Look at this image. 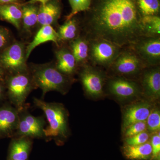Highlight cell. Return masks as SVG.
<instances>
[{
    "instance_id": "4316f807",
    "label": "cell",
    "mask_w": 160,
    "mask_h": 160,
    "mask_svg": "<svg viewBox=\"0 0 160 160\" xmlns=\"http://www.w3.org/2000/svg\"><path fill=\"white\" fill-rule=\"evenodd\" d=\"M147 130L149 132L160 131V111L158 108L153 107L146 121Z\"/></svg>"
},
{
    "instance_id": "4fadbf2b",
    "label": "cell",
    "mask_w": 160,
    "mask_h": 160,
    "mask_svg": "<svg viewBox=\"0 0 160 160\" xmlns=\"http://www.w3.org/2000/svg\"><path fill=\"white\" fill-rule=\"evenodd\" d=\"M19 118V112L9 102L0 106V139L14 137Z\"/></svg>"
},
{
    "instance_id": "52a82bcc",
    "label": "cell",
    "mask_w": 160,
    "mask_h": 160,
    "mask_svg": "<svg viewBox=\"0 0 160 160\" xmlns=\"http://www.w3.org/2000/svg\"><path fill=\"white\" fill-rule=\"evenodd\" d=\"M26 43L15 40L0 53V62L7 74L29 70Z\"/></svg>"
},
{
    "instance_id": "3957f363",
    "label": "cell",
    "mask_w": 160,
    "mask_h": 160,
    "mask_svg": "<svg viewBox=\"0 0 160 160\" xmlns=\"http://www.w3.org/2000/svg\"><path fill=\"white\" fill-rule=\"evenodd\" d=\"M35 106L42 110L48 122L44 129L45 141L53 140L58 145H61L69 137L68 113L62 104L48 102L41 99L34 98Z\"/></svg>"
},
{
    "instance_id": "7c38bea8",
    "label": "cell",
    "mask_w": 160,
    "mask_h": 160,
    "mask_svg": "<svg viewBox=\"0 0 160 160\" xmlns=\"http://www.w3.org/2000/svg\"><path fill=\"white\" fill-rule=\"evenodd\" d=\"M139 83L142 94L149 102H155L160 97V65L146 67L140 74Z\"/></svg>"
},
{
    "instance_id": "5b68a950",
    "label": "cell",
    "mask_w": 160,
    "mask_h": 160,
    "mask_svg": "<svg viewBox=\"0 0 160 160\" xmlns=\"http://www.w3.org/2000/svg\"><path fill=\"white\" fill-rule=\"evenodd\" d=\"M147 67L149 66L137 53L130 47L127 46L123 47L108 70L112 73L111 76L138 78Z\"/></svg>"
},
{
    "instance_id": "ffe728a7",
    "label": "cell",
    "mask_w": 160,
    "mask_h": 160,
    "mask_svg": "<svg viewBox=\"0 0 160 160\" xmlns=\"http://www.w3.org/2000/svg\"><path fill=\"white\" fill-rule=\"evenodd\" d=\"M74 56L79 68L89 63V43L82 33L71 42L67 43Z\"/></svg>"
},
{
    "instance_id": "2e32d148",
    "label": "cell",
    "mask_w": 160,
    "mask_h": 160,
    "mask_svg": "<svg viewBox=\"0 0 160 160\" xmlns=\"http://www.w3.org/2000/svg\"><path fill=\"white\" fill-rule=\"evenodd\" d=\"M62 11V5L60 0H51L45 4H40L37 26H58Z\"/></svg>"
},
{
    "instance_id": "9c48e42d",
    "label": "cell",
    "mask_w": 160,
    "mask_h": 160,
    "mask_svg": "<svg viewBox=\"0 0 160 160\" xmlns=\"http://www.w3.org/2000/svg\"><path fill=\"white\" fill-rule=\"evenodd\" d=\"M28 107L19 112L17 129L13 137H26L32 139L37 138L45 140L44 130L46 122L45 117L32 115L28 111Z\"/></svg>"
},
{
    "instance_id": "e575fe53",
    "label": "cell",
    "mask_w": 160,
    "mask_h": 160,
    "mask_svg": "<svg viewBox=\"0 0 160 160\" xmlns=\"http://www.w3.org/2000/svg\"><path fill=\"white\" fill-rule=\"evenodd\" d=\"M51 0H30L28 2H24L26 4H35V3H40V4H45L47 2Z\"/></svg>"
},
{
    "instance_id": "9a60e30c",
    "label": "cell",
    "mask_w": 160,
    "mask_h": 160,
    "mask_svg": "<svg viewBox=\"0 0 160 160\" xmlns=\"http://www.w3.org/2000/svg\"><path fill=\"white\" fill-rule=\"evenodd\" d=\"M54 63L59 71L68 76L73 77L78 73V67L74 56L67 44H61L54 50Z\"/></svg>"
},
{
    "instance_id": "f546056e",
    "label": "cell",
    "mask_w": 160,
    "mask_h": 160,
    "mask_svg": "<svg viewBox=\"0 0 160 160\" xmlns=\"http://www.w3.org/2000/svg\"><path fill=\"white\" fill-rule=\"evenodd\" d=\"M147 130L146 121L138 122L132 124L123 131L125 138L130 137Z\"/></svg>"
},
{
    "instance_id": "836d02e7",
    "label": "cell",
    "mask_w": 160,
    "mask_h": 160,
    "mask_svg": "<svg viewBox=\"0 0 160 160\" xmlns=\"http://www.w3.org/2000/svg\"><path fill=\"white\" fill-rule=\"evenodd\" d=\"M7 74L6 71L0 62V82L5 84V79Z\"/></svg>"
},
{
    "instance_id": "f1b7e54d",
    "label": "cell",
    "mask_w": 160,
    "mask_h": 160,
    "mask_svg": "<svg viewBox=\"0 0 160 160\" xmlns=\"http://www.w3.org/2000/svg\"><path fill=\"white\" fill-rule=\"evenodd\" d=\"M150 137L149 132L145 131L132 136L125 138V145L138 146L147 142Z\"/></svg>"
},
{
    "instance_id": "83f0119b",
    "label": "cell",
    "mask_w": 160,
    "mask_h": 160,
    "mask_svg": "<svg viewBox=\"0 0 160 160\" xmlns=\"http://www.w3.org/2000/svg\"><path fill=\"white\" fill-rule=\"evenodd\" d=\"M15 40L11 32L6 27L0 26V53Z\"/></svg>"
},
{
    "instance_id": "603a6c76",
    "label": "cell",
    "mask_w": 160,
    "mask_h": 160,
    "mask_svg": "<svg viewBox=\"0 0 160 160\" xmlns=\"http://www.w3.org/2000/svg\"><path fill=\"white\" fill-rule=\"evenodd\" d=\"M152 151L151 143L149 142L138 146L125 145L123 148L124 155L131 160L149 159L151 158Z\"/></svg>"
},
{
    "instance_id": "1f68e13d",
    "label": "cell",
    "mask_w": 160,
    "mask_h": 160,
    "mask_svg": "<svg viewBox=\"0 0 160 160\" xmlns=\"http://www.w3.org/2000/svg\"><path fill=\"white\" fill-rule=\"evenodd\" d=\"M7 98L5 84L0 82V103Z\"/></svg>"
},
{
    "instance_id": "8fae6325",
    "label": "cell",
    "mask_w": 160,
    "mask_h": 160,
    "mask_svg": "<svg viewBox=\"0 0 160 160\" xmlns=\"http://www.w3.org/2000/svg\"><path fill=\"white\" fill-rule=\"evenodd\" d=\"M129 46L148 66L160 65V36L143 37Z\"/></svg>"
},
{
    "instance_id": "ac0fdd59",
    "label": "cell",
    "mask_w": 160,
    "mask_h": 160,
    "mask_svg": "<svg viewBox=\"0 0 160 160\" xmlns=\"http://www.w3.org/2000/svg\"><path fill=\"white\" fill-rule=\"evenodd\" d=\"M48 42H53L56 46H59V40L57 32L53 27L49 25L41 26L38 29L32 41L26 45V56L27 59L36 47Z\"/></svg>"
},
{
    "instance_id": "cb8c5ba5",
    "label": "cell",
    "mask_w": 160,
    "mask_h": 160,
    "mask_svg": "<svg viewBox=\"0 0 160 160\" xmlns=\"http://www.w3.org/2000/svg\"><path fill=\"white\" fill-rule=\"evenodd\" d=\"M141 24L144 36H160V16L144 17L142 18Z\"/></svg>"
},
{
    "instance_id": "44dd1931",
    "label": "cell",
    "mask_w": 160,
    "mask_h": 160,
    "mask_svg": "<svg viewBox=\"0 0 160 160\" xmlns=\"http://www.w3.org/2000/svg\"><path fill=\"white\" fill-rule=\"evenodd\" d=\"M22 11L21 30L26 34H31L33 29L37 26L38 13L39 5L38 3L21 4Z\"/></svg>"
},
{
    "instance_id": "8992f818",
    "label": "cell",
    "mask_w": 160,
    "mask_h": 160,
    "mask_svg": "<svg viewBox=\"0 0 160 160\" xmlns=\"http://www.w3.org/2000/svg\"><path fill=\"white\" fill-rule=\"evenodd\" d=\"M89 63L108 69L122 51V47L101 38L88 40Z\"/></svg>"
},
{
    "instance_id": "6da1fadb",
    "label": "cell",
    "mask_w": 160,
    "mask_h": 160,
    "mask_svg": "<svg viewBox=\"0 0 160 160\" xmlns=\"http://www.w3.org/2000/svg\"><path fill=\"white\" fill-rule=\"evenodd\" d=\"M137 0H92L81 20L82 33L87 39L101 38L121 47L145 37Z\"/></svg>"
},
{
    "instance_id": "30bf717a",
    "label": "cell",
    "mask_w": 160,
    "mask_h": 160,
    "mask_svg": "<svg viewBox=\"0 0 160 160\" xmlns=\"http://www.w3.org/2000/svg\"><path fill=\"white\" fill-rule=\"evenodd\" d=\"M109 92L120 99H131L142 95L138 82L124 77L110 76L106 80Z\"/></svg>"
},
{
    "instance_id": "d6a6232c",
    "label": "cell",
    "mask_w": 160,
    "mask_h": 160,
    "mask_svg": "<svg viewBox=\"0 0 160 160\" xmlns=\"http://www.w3.org/2000/svg\"><path fill=\"white\" fill-rule=\"evenodd\" d=\"M24 2L23 0H0V5L9 4H22Z\"/></svg>"
},
{
    "instance_id": "e0dca14e",
    "label": "cell",
    "mask_w": 160,
    "mask_h": 160,
    "mask_svg": "<svg viewBox=\"0 0 160 160\" xmlns=\"http://www.w3.org/2000/svg\"><path fill=\"white\" fill-rule=\"evenodd\" d=\"M33 139L26 137L11 138L7 160H28Z\"/></svg>"
},
{
    "instance_id": "7402d4cb",
    "label": "cell",
    "mask_w": 160,
    "mask_h": 160,
    "mask_svg": "<svg viewBox=\"0 0 160 160\" xmlns=\"http://www.w3.org/2000/svg\"><path fill=\"white\" fill-rule=\"evenodd\" d=\"M22 11L21 4L0 5V19L10 23L21 30Z\"/></svg>"
},
{
    "instance_id": "d6986e66",
    "label": "cell",
    "mask_w": 160,
    "mask_h": 160,
    "mask_svg": "<svg viewBox=\"0 0 160 160\" xmlns=\"http://www.w3.org/2000/svg\"><path fill=\"white\" fill-rule=\"evenodd\" d=\"M57 32L60 44H67L78 37L82 33L81 20L76 16L66 20L64 24L59 26Z\"/></svg>"
},
{
    "instance_id": "484cf974",
    "label": "cell",
    "mask_w": 160,
    "mask_h": 160,
    "mask_svg": "<svg viewBox=\"0 0 160 160\" xmlns=\"http://www.w3.org/2000/svg\"><path fill=\"white\" fill-rule=\"evenodd\" d=\"M71 8V12L66 16V20L70 19L82 12H86L89 9L92 0H69Z\"/></svg>"
},
{
    "instance_id": "7a4b0ae2",
    "label": "cell",
    "mask_w": 160,
    "mask_h": 160,
    "mask_svg": "<svg viewBox=\"0 0 160 160\" xmlns=\"http://www.w3.org/2000/svg\"><path fill=\"white\" fill-rule=\"evenodd\" d=\"M28 67L35 85L37 89H42V98L50 91L66 94L75 81L74 78L59 71L54 62L41 64L30 63Z\"/></svg>"
},
{
    "instance_id": "d590c367",
    "label": "cell",
    "mask_w": 160,
    "mask_h": 160,
    "mask_svg": "<svg viewBox=\"0 0 160 160\" xmlns=\"http://www.w3.org/2000/svg\"><path fill=\"white\" fill-rule=\"evenodd\" d=\"M23 1H25V0H23Z\"/></svg>"
},
{
    "instance_id": "ba28073f",
    "label": "cell",
    "mask_w": 160,
    "mask_h": 160,
    "mask_svg": "<svg viewBox=\"0 0 160 160\" xmlns=\"http://www.w3.org/2000/svg\"><path fill=\"white\" fill-rule=\"evenodd\" d=\"M78 73L83 89L87 95L93 98L102 95L107 78L106 72L100 67L88 63L80 67Z\"/></svg>"
},
{
    "instance_id": "5bb4252c",
    "label": "cell",
    "mask_w": 160,
    "mask_h": 160,
    "mask_svg": "<svg viewBox=\"0 0 160 160\" xmlns=\"http://www.w3.org/2000/svg\"><path fill=\"white\" fill-rule=\"evenodd\" d=\"M153 106L149 101H142L129 105L123 111V131L132 124L146 121Z\"/></svg>"
},
{
    "instance_id": "277c9868",
    "label": "cell",
    "mask_w": 160,
    "mask_h": 160,
    "mask_svg": "<svg viewBox=\"0 0 160 160\" xmlns=\"http://www.w3.org/2000/svg\"><path fill=\"white\" fill-rule=\"evenodd\" d=\"M5 85L7 98L19 112L29 107L26 103V100L32 92L38 89L29 70L7 74Z\"/></svg>"
},
{
    "instance_id": "4dcf8cb0",
    "label": "cell",
    "mask_w": 160,
    "mask_h": 160,
    "mask_svg": "<svg viewBox=\"0 0 160 160\" xmlns=\"http://www.w3.org/2000/svg\"><path fill=\"white\" fill-rule=\"evenodd\" d=\"M152 160H160V131L153 133L152 137Z\"/></svg>"
},
{
    "instance_id": "d4e9b609",
    "label": "cell",
    "mask_w": 160,
    "mask_h": 160,
    "mask_svg": "<svg viewBox=\"0 0 160 160\" xmlns=\"http://www.w3.org/2000/svg\"><path fill=\"white\" fill-rule=\"evenodd\" d=\"M139 12L142 18L160 16V0H137Z\"/></svg>"
}]
</instances>
